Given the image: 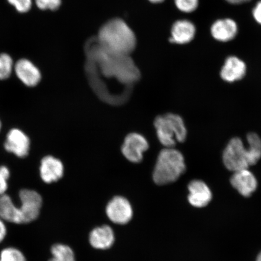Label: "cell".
I'll use <instances>...</instances> for the list:
<instances>
[{
    "label": "cell",
    "instance_id": "484cf974",
    "mask_svg": "<svg viewBox=\"0 0 261 261\" xmlns=\"http://www.w3.org/2000/svg\"><path fill=\"white\" fill-rule=\"evenodd\" d=\"M8 179L0 174V195L5 194L8 189Z\"/></svg>",
    "mask_w": 261,
    "mask_h": 261
},
{
    "label": "cell",
    "instance_id": "ac0fdd59",
    "mask_svg": "<svg viewBox=\"0 0 261 261\" xmlns=\"http://www.w3.org/2000/svg\"><path fill=\"white\" fill-rule=\"evenodd\" d=\"M0 218L12 223L22 224L19 208L16 207L11 198L5 194L0 195Z\"/></svg>",
    "mask_w": 261,
    "mask_h": 261
},
{
    "label": "cell",
    "instance_id": "44dd1931",
    "mask_svg": "<svg viewBox=\"0 0 261 261\" xmlns=\"http://www.w3.org/2000/svg\"><path fill=\"white\" fill-rule=\"evenodd\" d=\"M0 261H26V259L21 251L9 247L2 251L0 254Z\"/></svg>",
    "mask_w": 261,
    "mask_h": 261
},
{
    "label": "cell",
    "instance_id": "cb8c5ba5",
    "mask_svg": "<svg viewBox=\"0 0 261 261\" xmlns=\"http://www.w3.org/2000/svg\"><path fill=\"white\" fill-rule=\"evenodd\" d=\"M37 7L41 10H57L61 4V0H35Z\"/></svg>",
    "mask_w": 261,
    "mask_h": 261
},
{
    "label": "cell",
    "instance_id": "f1b7e54d",
    "mask_svg": "<svg viewBox=\"0 0 261 261\" xmlns=\"http://www.w3.org/2000/svg\"><path fill=\"white\" fill-rule=\"evenodd\" d=\"M226 1L230 4L239 5L241 3H246L250 1V0H226Z\"/></svg>",
    "mask_w": 261,
    "mask_h": 261
},
{
    "label": "cell",
    "instance_id": "d4e9b609",
    "mask_svg": "<svg viewBox=\"0 0 261 261\" xmlns=\"http://www.w3.org/2000/svg\"><path fill=\"white\" fill-rule=\"evenodd\" d=\"M253 16L257 22L261 24V1L257 3L253 9Z\"/></svg>",
    "mask_w": 261,
    "mask_h": 261
},
{
    "label": "cell",
    "instance_id": "7402d4cb",
    "mask_svg": "<svg viewBox=\"0 0 261 261\" xmlns=\"http://www.w3.org/2000/svg\"><path fill=\"white\" fill-rule=\"evenodd\" d=\"M177 8L184 12H194L198 8V0H175Z\"/></svg>",
    "mask_w": 261,
    "mask_h": 261
},
{
    "label": "cell",
    "instance_id": "9c48e42d",
    "mask_svg": "<svg viewBox=\"0 0 261 261\" xmlns=\"http://www.w3.org/2000/svg\"><path fill=\"white\" fill-rule=\"evenodd\" d=\"M107 216L113 223L124 224L132 220L133 210L129 201L122 197H116L108 204Z\"/></svg>",
    "mask_w": 261,
    "mask_h": 261
},
{
    "label": "cell",
    "instance_id": "4dcf8cb0",
    "mask_svg": "<svg viewBox=\"0 0 261 261\" xmlns=\"http://www.w3.org/2000/svg\"><path fill=\"white\" fill-rule=\"evenodd\" d=\"M256 261H261V253L259 254L258 257H257Z\"/></svg>",
    "mask_w": 261,
    "mask_h": 261
},
{
    "label": "cell",
    "instance_id": "3957f363",
    "mask_svg": "<svg viewBox=\"0 0 261 261\" xmlns=\"http://www.w3.org/2000/svg\"><path fill=\"white\" fill-rule=\"evenodd\" d=\"M94 60L101 71L107 77H114L119 83L132 86L139 79V71L129 55H116L109 53L98 47Z\"/></svg>",
    "mask_w": 261,
    "mask_h": 261
},
{
    "label": "cell",
    "instance_id": "30bf717a",
    "mask_svg": "<svg viewBox=\"0 0 261 261\" xmlns=\"http://www.w3.org/2000/svg\"><path fill=\"white\" fill-rule=\"evenodd\" d=\"M14 69L16 76L26 86L34 87L40 83L41 74L40 70L27 59L16 62Z\"/></svg>",
    "mask_w": 261,
    "mask_h": 261
},
{
    "label": "cell",
    "instance_id": "7a4b0ae2",
    "mask_svg": "<svg viewBox=\"0 0 261 261\" xmlns=\"http://www.w3.org/2000/svg\"><path fill=\"white\" fill-rule=\"evenodd\" d=\"M249 147L245 148L240 138H234L228 142L223 152V162L228 170L237 171L256 165L261 158V139L256 133L247 136Z\"/></svg>",
    "mask_w": 261,
    "mask_h": 261
},
{
    "label": "cell",
    "instance_id": "4fadbf2b",
    "mask_svg": "<svg viewBox=\"0 0 261 261\" xmlns=\"http://www.w3.org/2000/svg\"><path fill=\"white\" fill-rule=\"evenodd\" d=\"M40 171L42 180L46 184H51L63 177L64 166L60 160L46 156L42 159Z\"/></svg>",
    "mask_w": 261,
    "mask_h": 261
},
{
    "label": "cell",
    "instance_id": "4316f807",
    "mask_svg": "<svg viewBox=\"0 0 261 261\" xmlns=\"http://www.w3.org/2000/svg\"><path fill=\"white\" fill-rule=\"evenodd\" d=\"M6 233H7V229H6L4 221L0 218V243H2L4 240Z\"/></svg>",
    "mask_w": 261,
    "mask_h": 261
},
{
    "label": "cell",
    "instance_id": "8992f818",
    "mask_svg": "<svg viewBox=\"0 0 261 261\" xmlns=\"http://www.w3.org/2000/svg\"><path fill=\"white\" fill-rule=\"evenodd\" d=\"M21 202L20 210L22 224L31 223L37 219L40 214L42 200L37 192L22 189L19 192Z\"/></svg>",
    "mask_w": 261,
    "mask_h": 261
},
{
    "label": "cell",
    "instance_id": "f546056e",
    "mask_svg": "<svg viewBox=\"0 0 261 261\" xmlns=\"http://www.w3.org/2000/svg\"><path fill=\"white\" fill-rule=\"evenodd\" d=\"M149 1L152 3H161L164 2V0H149Z\"/></svg>",
    "mask_w": 261,
    "mask_h": 261
},
{
    "label": "cell",
    "instance_id": "ba28073f",
    "mask_svg": "<svg viewBox=\"0 0 261 261\" xmlns=\"http://www.w3.org/2000/svg\"><path fill=\"white\" fill-rule=\"evenodd\" d=\"M5 148L19 158H25L30 150L31 141L29 137L17 128L9 130L5 143Z\"/></svg>",
    "mask_w": 261,
    "mask_h": 261
},
{
    "label": "cell",
    "instance_id": "5b68a950",
    "mask_svg": "<svg viewBox=\"0 0 261 261\" xmlns=\"http://www.w3.org/2000/svg\"><path fill=\"white\" fill-rule=\"evenodd\" d=\"M154 126L160 142L166 148H173L176 142H184L187 139L184 120L177 114L168 113L156 117Z\"/></svg>",
    "mask_w": 261,
    "mask_h": 261
},
{
    "label": "cell",
    "instance_id": "e0dca14e",
    "mask_svg": "<svg viewBox=\"0 0 261 261\" xmlns=\"http://www.w3.org/2000/svg\"><path fill=\"white\" fill-rule=\"evenodd\" d=\"M114 241L113 231L110 227L103 226L94 228L90 236V242L97 249H107L112 247Z\"/></svg>",
    "mask_w": 261,
    "mask_h": 261
},
{
    "label": "cell",
    "instance_id": "8fae6325",
    "mask_svg": "<svg viewBox=\"0 0 261 261\" xmlns=\"http://www.w3.org/2000/svg\"><path fill=\"white\" fill-rule=\"evenodd\" d=\"M233 172L230 178L231 186L244 197H249L257 188V182L255 177L248 169Z\"/></svg>",
    "mask_w": 261,
    "mask_h": 261
},
{
    "label": "cell",
    "instance_id": "277c9868",
    "mask_svg": "<svg viewBox=\"0 0 261 261\" xmlns=\"http://www.w3.org/2000/svg\"><path fill=\"white\" fill-rule=\"evenodd\" d=\"M186 169L181 153L173 148H166L159 153L156 159L153 179L159 185L171 184L184 174Z\"/></svg>",
    "mask_w": 261,
    "mask_h": 261
},
{
    "label": "cell",
    "instance_id": "6da1fadb",
    "mask_svg": "<svg viewBox=\"0 0 261 261\" xmlns=\"http://www.w3.org/2000/svg\"><path fill=\"white\" fill-rule=\"evenodd\" d=\"M98 44L103 50L116 55H129L135 50V33L126 22L119 18L108 21L100 29Z\"/></svg>",
    "mask_w": 261,
    "mask_h": 261
},
{
    "label": "cell",
    "instance_id": "603a6c76",
    "mask_svg": "<svg viewBox=\"0 0 261 261\" xmlns=\"http://www.w3.org/2000/svg\"><path fill=\"white\" fill-rule=\"evenodd\" d=\"M8 2L22 14L30 11L32 6V0H8Z\"/></svg>",
    "mask_w": 261,
    "mask_h": 261
},
{
    "label": "cell",
    "instance_id": "7c38bea8",
    "mask_svg": "<svg viewBox=\"0 0 261 261\" xmlns=\"http://www.w3.org/2000/svg\"><path fill=\"white\" fill-rule=\"evenodd\" d=\"M188 189V200L193 206L203 207L210 203L212 198V192L205 182L195 179L189 184Z\"/></svg>",
    "mask_w": 261,
    "mask_h": 261
},
{
    "label": "cell",
    "instance_id": "52a82bcc",
    "mask_svg": "<svg viewBox=\"0 0 261 261\" xmlns=\"http://www.w3.org/2000/svg\"><path fill=\"white\" fill-rule=\"evenodd\" d=\"M148 148V142L144 137L138 133H132L124 140L122 152L130 162L139 163L142 161L143 153Z\"/></svg>",
    "mask_w": 261,
    "mask_h": 261
},
{
    "label": "cell",
    "instance_id": "d6986e66",
    "mask_svg": "<svg viewBox=\"0 0 261 261\" xmlns=\"http://www.w3.org/2000/svg\"><path fill=\"white\" fill-rule=\"evenodd\" d=\"M51 252L53 257L49 261H75L73 250L65 245H55Z\"/></svg>",
    "mask_w": 261,
    "mask_h": 261
},
{
    "label": "cell",
    "instance_id": "9a60e30c",
    "mask_svg": "<svg viewBox=\"0 0 261 261\" xmlns=\"http://www.w3.org/2000/svg\"><path fill=\"white\" fill-rule=\"evenodd\" d=\"M211 31L212 37L215 40L221 42H227L232 40L236 37L238 25L233 19H219L212 24Z\"/></svg>",
    "mask_w": 261,
    "mask_h": 261
},
{
    "label": "cell",
    "instance_id": "ffe728a7",
    "mask_svg": "<svg viewBox=\"0 0 261 261\" xmlns=\"http://www.w3.org/2000/svg\"><path fill=\"white\" fill-rule=\"evenodd\" d=\"M14 62L12 58L7 54H0V80H5L11 76Z\"/></svg>",
    "mask_w": 261,
    "mask_h": 261
},
{
    "label": "cell",
    "instance_id": "5bb4252c",
    "mask_svg": "<svg viewBox=\"0 0 261 261\" xmlns=\"http://www.w3.org/2000/svg\"><path fill=\"white\" fill-rule=\"evenodd\" d=\"M246 65L242 60L236 57L226 59L220 75L222 79L228 83L242 80L246 73Z\"/></svg>",
    "mask_w": 261,
    "mask_h": 261
},
{
    "label": "cell",
    "instance_id": "2e32d148",
    "mask_svg": "<svg viewBox=\"0 0 261 261\" xmlns=\"http://www.w3.org/2000/svg\"><path fill=\"white\" fill-rule=\"evenodd\" d=\"M196 29L192 22L188 20H178L172 25L171 37L169 41L172 43L187 44L193 40Z\"/></svg>",
    "mask_w": 261,
    "mask_h": 261
},
{
    "label": "cell",
    "instance_id": "83f0119b",
    "mask_svg": "<svg viewBox=\"0 0 261 261\" xmlns=\"http://www.w3.org/2000/svg\"><path fill=\"white\" fill-rule=\"evenodd\" d=\"M0 174L2 175L3 177L8 180L10 177V171L9 169L5 166H0Z\"/></svg>",
    "mask_w": 261,
    "mask_h": 261
},
{
    "label": "cell",
    "instance_id": "1f68e13d",
    "mask_svg": "<svg viewBox=\"0 0 261 261\" xmlns=\"http://www.w3.org/2000/svg\"><path fill=\"white\" fill-rule=\"evenodd\" d=\"M1 128H2V123H1V122H0V130H1Z\"/></svg>",
    "mask_w": 261,
    "mask_h": 261
}]
</instances>
